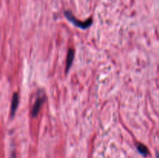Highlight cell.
Returning <instances> with one entry per match:
<instances>
[{
    "instance_id": "6da1fadb",
    "label": "cell",
    "mask_w": 159,
    "mask_h": 158,
    "mask_svg": "<svg viewBox=\"0 0 159 158\" xmlns=\"http://www.w3.org/2000/svg\"><path fill=\"white\" fill-rule=\"evenodd\" d=\"M65 15L67 18V20H69L71 23H72V24H74L75 26H78V27L81 28V29H87L89 26H91V25L93 24V19L90 18L87 21L85 22H81L79 21L78 20H76L74 17V15L71 14V12H70L69 11H65Z\"/></svg>"
},
{
    "instance_id": "7a4b0ae2",
    "label": "cell",
    "mask_w": 159,
    "mask_h": 158,
    "mask_svg": "<svg viewBox=\"0 0 159 158\" xmlns=\"http://www.w3.org/2000/svg\"><path fill=\"white\" fill-rule=\"evenodd\" d=\"M45 100V96L44 95H41L40 97H38L36 100L35 103H34V106H33L32 108V112H31V115H32L33 117H36L37 116L39 112V110H40V107H41L42 104L43 102H44Z\"/></svg>"
},
{
    "instance_id": "3957f363",
    "label": "cell",
    "mask_w": 159,
    "mask_h": 158,
    "mask_svg": "<svg viewBox=\"0 0 159 158\" xmlns=\"http://www.w3.org/2000/svg\"><path fill=\"white\" fill-rule=\"evenodd\" d=\"M19 105V95L17 93H14L12 98V103H11L10 108V116L11 118L15 116V113L16 112L17 108Z\"/></svg>"
},
{
    "instance_id": "277c9868",
    "label": "cell",
    "mask_w": 159,
    "mask_h": 158,
    "mask_svg": "<svg viewBox=\"0 0 159 158\" xmlns=\"http://www.w3.org/2000/svg\"><path fill=\"white\" fill-rule=\"evenodd\" d=\"M75 57V50L74 49H69L68 53V57H67V64H66V72L69 71L70 68L71 67V64L73 63Z\"/></svg>"
},
{
    "instance_id": "5b68a950",
    "label": "cell",
    "mask_w": 159,
    "mask_h": 158,
    "mask_svg": "<svg viewBox=\"0 0 159 158\" xmlns=\"http://www.w3.org/2000/svg\"><path fill=\"white\" fill-rule=\"evenodd\" d=\"M137 148H138V152H139L140 153H141L142 155H144V156H147V155L148 154V149L147 147L144 146V144H138Z\"/></svg>"
},
{
    "instance_id": "8992f818",
    "label": "cell",
    "mask_w": 159,
    "mask_h": 158,
    "mask_svg": "<svg viewBox=\"0 0 159 158\" xmlns=\"http://www.w3.org/2000/svg\"><path fill=\"white\" fill-rule=\"evenodd\" d=\"M157 158H159V155L157 154Z\"/></svg>"
}]
</instances>
